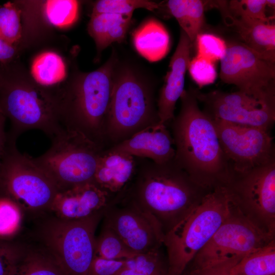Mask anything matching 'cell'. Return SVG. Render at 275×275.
<instances>
[{
    "label": "cell",
    "mask_w": 275,
    "mask_h": 275,
    "mask_svg": "<svg viewBox=\"0 0 275 275\" xmlns=\"http://www.w3.org/2000/svg\"><path fill=\"white\" fill-rule=\"evenodd\" d=\"M136 159L131 180L113 200L134 206L164 236L211 190L195 183L174 158L161 163L147 158Z\"/></svg>",
    "instance_id": "cell-1"
},
{
    "label": "cell",
    "mask_w": 275,
    "mask_h": 275,
    "mask_svg": "<svg viewBox=\"0 0 275 275\" xmlns=\"http://www.w3.org/2000/svg\"><path fill=\"white\" fill-rule=\"evenodd\" d=\"M179 113L170 122L174 160L200 186L226 184L234 171L221 148L211 118L199 106L195 89L184 90Z\"/></svg>",
    "instance_id": "cell-2"
},
{
    "label": "cell",
    "mask_w": 275,
    "mask_h": 275,
    "mask_svg": "<svg viewBox=\"0 0 275 275\" xmlns=\"http://www.w3.org/2000/svg\"><path fill=\"white\" fill-rule=\"evenodd\" d=\"M117 59L113 50L99 68L88 72L74 71L54 92L64 127L81 134L104 150L112 75Z\"/></svg>",
    "instance_id": "cell-3"
},
{
    "label": "cell",
    "mask_w": 275,
    "mask_h": 275,
    "mask_svg": "<svg viewBox=\"0 0 275 275\" xmlns=\"http://www.w3.org/2000/svg\"><path fill=\"white\" fill-rule=\"evenodd\" d=\"M0 112L10 121L8 135L16 140L32 129L43 131L51 140L66 129L54 90L38 85L17 60L0 63Z\"/></svg>",
    "instance_id": "cell-4"
},
{
    "label": "cell",
    "mask_w": 275,
    "mask_h": 275,
    "mask_svg": "<svg viewBox=\"0 0 275 275\" xmlns=\"http://www.w3.org/2000/svg\"><path fill=\"white\" fill-rule=\"evenodd\" d=\"M155 86L133 64L118 59L106 119V149L159 123Z\"/></svg>",
    "instance_id": "cell-5"
},
{
    "label": "cell",
    "mask_w": 275,
    "mask_h": 275,
    "mask_svg": "<svg viewBox=\"0 0 275 275\" xmlns=\"http://www.w3.org/2000/svg\"><path fill=\"white\" fill-rule=\"evenodd\" d=\"M235 203L225 185L208 191L164 236L167 275H181L231 213Z\"/></svg>",
    "instance_id": "cell-6"
},
{
    "label": "cell",
    "mask_w": 275,
    "mask_h": 275,
    "mask_svg": "<svg viewBox=\"0 0 275 275\" xmlns=\"http://www.w3.org/2000/svg\"><path fill=\"white\" fill-rule=\"evenodd\" d=\"M16 140L7 133L0 155V193L18 206L33 210H50L59 190L33 157L21 153Z\"/></svg>",
    "instance_id": "cell-7"
},
{
    "label": "cell",
    "mask_w": 275,
    "mask_h": 275,
    "mask_svg": "<svg viewBox=\"0 0 275 275\" xmlns=\"http://www.w3.org/2000/svg\"><path fill=\"white\" fill-rule=\"evenodd\" d=\"M104 211L76 220L55 216L42 226V248L67 275H89L95 256V233Z\"/></svg>",
    "instance_id": "cell-8"
},
{
    "label": "cell",
    "mask_w": 275,
    "mask_h": 275,
    "mask_svg": "<svg viewBox=\"0 0 275 275\" xmlns=\"http://www.w3.org/2000/svg\"><path fill=\"white\" fill-rule=\"evenodd\" d=\"M51 141L48 149L33 159L59 191L93 181L104 149L81 134L66 129Z\"/></svg>",
    "instance_id": "cell-9"
},
{
    "label": "cell",
    "mask_w": 275,
    "mask_h": 275,
    "mask_svg": "<svg viewBox=\"0 0 275 275\" xmlns=\"http://www.w3.org/2000/svg\"><path fill=\"white\" fill-rule=\"evenodd\" d=\"M241 210L235 203L229 216L195 256L193 267L243 258L272 240L273 235L261 228Z\"/></svg>",
    "instance_id": "cell-10"
},
{
    "label": "cell",
    "mask_w": 275,
    "mask_h": 275,
    "mask_svg": "<svg viewBox=\"0 0 275 275\" xmlns=\"http://www.w3.org/2000/svg\"><path fill=\"white\" fill-rule=\"evenodd\" d=\"M219 77L238 91L275 106V65L242 42L227 44Z\"/></svg>",
    "instance_id": "cell-11"
},
{
    "label": "cell",
    "mask_w": 275,
    "mask_h": 275,
    "mask_svg": "<svg viewBox=\"0 0 275 275\" xmlns=\"http://www.w3.org/2000/svg\"><path fill=\"white\" fill-rule=\"evenodd\" d=\"M212 119L234 172H245L275 159L273 138L269 129Z\"/></svg>",
    "instance_id": "cell-12"
},
{
    "label": "cell",
    "mask_w": 275,
    "mask_h": 275,
    "mask_svg": "<svg viewBox=\"0 0 275 275\" xmlns=\"http://www.w3.org/2000/svg\"><path fill=\"white\" fill-rule=\"evenodd\" d=\"M233 200L251 211L273 235L275 222V159L243 173H233L225 184Z\"/></svg>",
    "instance_id": "cell-13"
},
{
    "label": "cell",
    "mask_w": 275,
    "mask_h": 275,
    "mask_svg": "<svg viewBox=\"0 0 275 275\" xmlns=\"http://www.w3.org/2000/svg\"><path fill=\"white\" fill-rule=\"evenodd\" d=\"M203 110L212 119L269 129L275 121V106L240 91L225 93L215 90L202 93L195 89Z\"/></svg>",
    "instance_id": "cell-14"
},
{
    "label": "cell",
    "mask_w": 275,
    "mask_h": 275,
    "mask_svg": "<svg viewBox=\"0 0 275 275\" xmlns=\"http://www.w3.org/2000/svg\"><path fill=\"white\" fill-rule=\"evenodd\" d=\"M103 226L113 231L135 254L160 249L163 234L144 213L127 203L111 199L103 214Z\"/></svg>",
    "instance_id": "cell-15"
},
{
    "label": "cell",
    "mask_w": 275,
    "mask_h": 275,
    "mask_svg": "<svg viewBox=\"0 0 275 275\" xmlns=\"http://www.w3.org/2000/svg\"><path fill=\"white\" fill-rule=\"evenodd\" d=\"M112 198L93 181L88 182L59 191L50 210L60 218L83 219L104 212Z\"/></svg>",
    "instance_id": "cell-16"
},
{
    "label": "cell",
    "mask_w": 275,
    "mask_h": 275,
    "mask_svg": "<svg viewBox=\"0 0 275 275\" xmlns=\"http://www.w3.org/2000/svg\"><path fill=\"white\" fill-rule=\"evenodd\" d=\"M192 46L189 38L181 30L177 47L170 61L169 70L156 100L161 124L167 125L175 117L176 102L185 90V76L191 60Z\"/></svg>",
    "instance_id": "cell-17"
},
{
    "label": "cell",
    "mask_w": 275,
    "mask_h": 275,
    "mask_svg": "<svg viewBox=\"0 0 275 275\" xmlns=\"http://www.w3.org/2000/svg\"><path fill=\"white\" fill-rule=\"evenodd\" d=\"M106 150L159 163L173 159L175 154L171 133L166 125L160 123L148 127Z\"/></svg>",
    "instance_id": "cell-18"
},
{
    "label": "cell",
    "mask_w": 275,
    "mask_h": 275,
    "mask_svg": "<svg viewBox=\"0 0 275 275\" xmlns=\"http://www.w3.org/2000/svg\"><path fill=\"white\" fill-rule=\"evenodd\" d=\"M227 25L232 26L246 46L263 58L275 63V25L264 21L235 17L227 8L226 1H215Z\"/></svg>",
    "instance_id": "cell-19"
},
{
    "label": "cell",
    "mask_w": 275,
    "mask_h": 275,
    "mask_svg": "<svg viewBox=\"0 0 275 275\" xmlns=\"http://www.w3.org/2000/svg\"><path fill=\"white\" fill-rule=\"evenodd\" d=\"M136 167L135 157L106 149L99 158L93 182L113 197L127 186Z\"/></svg>",
    "instance_id": "cell-20"
},
{
    "label": "cell",
    "mask_w": 275,
    "mask_h": 275,
    "mask_svg": "<svg viewBox=\"0 0 275 275\" xmlns=\"http://www.w3.org/2000/svg\"><path fill=\"white\" fill-rule=\"evenodd\" d=\"M132 15L111 13L91 15L87 30L95 42L97 57L112 43H121L125 39Z\"/></svg>",
    "instance_id": "cell-21"
},
{
    "label": "cell",
    "mask_w": 275,
    "mask_h": 275,
    "mask_svg": "<svg viewBox=\"0 0 275 275\" xmlns=\"http://www.w3.org/2000/svg\"><path fill=\"white\" fill-rule=\"evenodd\" d=\"M132 41L138 53L151 62L163 59L170 46L168 32L160 22L153 18L147 19L134 31Z\"/></svg>",
    "instance_id": "cell-22"
},
{
    "label": "cell",
    "mask_w": 275,
    "mask_h": 275,
    "mask_svg": "<svg viewBox=\"0 0 275 275\" xmlns=\"http://www.w3.org/2000/svg\"><path fill=\"white\" fill-rule=\"evenodd\" d=\"M28 7L33 15L43 24L57 29H65L77 20L80 2L75 0L29 1Z\"/></svg>",
    "instance_id": "cell-23"
},
{
    "label": "cell",
    "mask_w": 275,
    "mask_h": 275,
    "mask_svg": "<svg viewBox=\"0 0 275 275\" xmlns=\"http://www.w3.org/2000/svg\"><path fill=\"white\" fill-rule=\"evenodd\" d=\"M29 73L39 86L56 90L67 79V65L63 58L57 52L45 50L34 57Z\"/></svg>",
    "instance_id": "cell-24"
},
{
    "label": "cell",
    "mask_w": 275,
    "mask_h": 275,
    "mask_svg": "<svg viewBox=\"0 0 275 275\" xmlns=\"http://www.w3.org/2000/svg\"><path fill=\"white\" fill-rule=\"evenodd\" d=\"M166 6L194 45L197 36L202 33L205 28V2L201 0H169L167 1Z\"/></svg>",
    "instance_id": "cell-25"
},
{
    "label": "cell",
    "mask_w": 275,
    "mask_h": 275,
    "mask_svg": "<svg viewBox=\"0 0 275 275\" xmlns=\"http://www.w3.org/2000/svg\"><path fill=\"white\" fill-rule=\"evenodd\" d=\"M233 273V275H274V240L242 258L234 266Z\"/></svg>",
    "instance_id": "cell-26"
},
{
    "label": "cell",
    "mask_w": 275,
    "mask_h": 275,
    "mask_svg": "<svg viewBox=\"0 0 275 275\" xmlns=\"http://www.w3.org/2000/svg\"><path fill=\"white\" fill-rule=\"evenodd\" d=\"M0 38L9 44L21 47V10L16 1L0 6Z\"/></svg>",
    "instance_id": "cell-27"
},
{
    "label": "cell",
    "mask_w": 275,
    "mask_h": 275,
    "mask_svg": "<svg viewBox=\"0 0 275 275\" xmlns=\"http://www.w3.org/2000/svg\"><path fill=\"white\" fill-rule=\"evenodd\" d=\"M136 255L130 251L111 229L103 226L96 237L95 255L110 260H126Z\"/></svg>",
    "instance_id": "cell-28"
},
{
    "label": "cell",
    "mask_w": 275,
    "mask_h": 275,
    "mask_svg": "<svg viewBox=\"0 0 275 275\" xmlns=\"http://www.w3.org/2000/svg\"><path fill=\"white\" fill-rule=\"evenodd\" d=\"M160 6L161 3L147 0H99L94 3L91 14L132 15L137 9L143 8L154 11Z\"/></svg>",
    "instance_id": "cell-29"
},
{
    "label": "cell",
    "mask_w": 275,
    "mask_h": 275,
    "mask_svg": "<svg viewBox=\"0 0 275 275\" xmlns=\"http://www.w3.org/2000/svg\"><path fill=\"white\" fill-rule=\"evenodd\" d=\"M271 0H232L227 2V8L233 16L243 18L267 21L272 20L266 14L267 7L274 8Z\"/></svg>",
    "instance_id": "cell-30"
},
{
    "label": "cell",
    "mask_w": 275,
    "mask_h": 275,
    "mask_svg": "<svg viewBox=\"0 0 275 275\" xmlns=\"http://www.w3.org/2000/svg\"><path fill=\"white\" fill-rule=\"evenodd\" d=\"M197 55L213 62L221 60L225 55L227 44L222 38L213 34L202 33L195 40Z\"/></svg>",
    "instance_id": "cell-31"
},
{
    "label": "cell",
    "mask_w": 275,
    "mask_h": 275,
    "mask_svg": "<svg viewBox=\"0 0 275 275\" xmlns=\"http://www.w3.org/2000/svg\"><path fill=\"white\" fill-rule=\"evenodd\" d=\"M124 266L145 275L167 273V270L163 268L160 249L126 259Z\"/></svg>",
    "instance_id": "cell-32"
},
{
    "label": "cell",
    "mask_w": 275,
    "mask_h": 275,
    "mask_svg": "<svg viewBox=\"0 0 275 275\" xmlns=\"http://www.w3.org/2000/svg\"><path fill=\"white\" fill-rule=\"evenodd\" d=\"M187 70L199 87L213 84L217 77L215 63L197 54L191 59Z\"/></svg>",
    "instance_id": "cell-33"
},
{
    "label": "cell",
    "mask_w": 275,
    "mask_h": 275,
    "mask_svg": "<svg viewBox=\"0 0 275 275\" xmlns=\"http://www.w3.org/2000/svg\"><path fill=\"white\" fill-rule=\"evenodd\" d=\"M19 206L9 198L0 197V236H9L18 228L20 221Z\"/></svg>",
    "instance_id": "cell-34"
},
{
    "label": "cell",
    "mask_w": 275,
    "mask_h": 275,
    "mask_svg": "<svg viewBox=\"0 0 275 275\" xmlns=\"http://www.w3.org/2000/svg\"><path fill=\"white\" fill-rule=\"evenodd\" d=\"M241 259H233L202 267H193L189 272L181 275H233V268Z\"/></svg>",
    "instance_id": "cell-35"
},
{
    "label": "cell",
    "mask_w": 275,
    "mask_h": 275,
    "mask_svg": "<svg viewBox=\"0 0 275 275\" xmlns=\"http://www.w3.org/2000/svg\"><path fill=\"white\" fill-rule=\"evenodd\" d=\"M125 264V260H110L97 256L92 262L89 275H114Z\"/></svg>",
    "instance_id": "cell-36"
},
{
    "label": "cell",
    "mask_w": 275,
    "mask_h": 275,
    "mask_svg": "<svg viewBox=\"0 0 275 275\" xmlns=\"http://www.w3.org/2000/svg\"><path fill=\"white\" fill-rule=\"evenodd\" d=\"M21 246L0 241V275H9Z\"/></svg>",
    "instance_id": "cell-37"
},
{
    "label": "cell",
    "mask_w": 275,
    "mask_h": 275,
    "mask_svg": "<svg viewBox=\"0 0 275 275\" xmlns=\"http://www.w3.org/2000/svg\"><path fill=\"white\" fill-rule=\"evenodd\" d=\"M21 48L19 46L9 44L0 38V63L6 64L16 61Z\"/></svg>",
    "instance_id": "cell-38"
},
{
    "label": "cell",
    "mask_w": 275,
    "mask_h": 275,
    "mask_svg": "<svg viewBox=\"0 0 275 275\" xmlns=\"http://www.w3.org/2000/svg\"><path fill=\"white\" fill-rule=\"evenodd\" d=\"M6 118L0 112V155L5 146L7 140V133L5 131Z\"/></svg>",
    "instance_id": "cell-39"
},
{
    "label": "cell",
    "mask_w": 275,
    "mask_h": 275,
    "mask_svg": "<svg viewBox=\"0 0 275 275\" xmlns=\"http://www.w3.org/2000/svg\"><path fill=\"white\" fill-rule=\"evenodd\" d=\"M160 275H167V273H164V274H160Z\"/></svg>",
    "instance_id": "cell-40"
}]
</instances>
